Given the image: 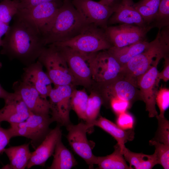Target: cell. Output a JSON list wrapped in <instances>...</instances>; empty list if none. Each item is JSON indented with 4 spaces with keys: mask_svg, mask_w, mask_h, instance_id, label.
<instances>
[{
    "mask_svg": "<svg viewBox=\"0 0 169 169\" xmlns=\"http://www.w3.org/2000/svg\"><path fill=\"white\" fill-rule=\"evenodd\" d=\"M13 18L12 24L2 39L0 54L26 66L37 60L46 46L32 20L18 12Z\"/></svg>",
    "mask_w": 169,
    "mask_h": 169,
    "instance_id": "6da1fadb",
    "label": "cell"
},
{
    "mask_svg": "<svg viewBox=\"0 0 169 169\" xmlns=\"http://www.w3.org/2000/svg\"><path fill=\"white\" fill-rule=\"evenodd\" d=\"M169 56V26L159 30L146 49L121 67L120 76L137 87L138 82L157 60Z\"/></svg>",
    "mask_w": 169,
    "mask_h": 169,
    "instance_id": "7a4b0ae2",
    "label": "cell"
},
{
    "mask_svg": "<svg viewBox=\"0 0 169 169\" xmlns=\"http://www.w3.org/2000/svg\"><path fill=\"white\" fill-rule=\"evenodd\" d=\"M90 24L71 1L63 0L50 27L43 36L45 45L72 39Z\"/></svg>",
    "mask_w": 169,
    "mask_h": 169,
    "instance_id": "3957f363",
    "label": "cell"
},
{
    "mask_svg": "<svg viewBox=\"0 0 169 169\" xmlns=\"http://www.w3.org/2000/svg\"><path fill=\"white\" fill-rule=\"evenodd\" d=\"M52 44L67 47L86 54L108 50L113 46L105 33V29L92 24L73 38Z\"/></svg>",
    "mask_w": 169,
    "mask_h": 169,
    "instance_id": "277c9868",
    "label": "cell"
},
{
    "mask_svg": "<svg viewBox=\"0 0 169 169\" xmlns=\"http://www.w3.org/2000/svg\"><path fill=\"white\" fill-rule=\"evenodd\" d=\"M37 60L45 67L46 73L55 86L76 85L65 60L54 46H46Z\"/></svg>",
    "mask_w": 169,
    "mask_h": 169,
    "instance_id": "5b68a950",
    "label": "cell"
},
{
    "mask_svg": "<svg viewBox=\"0 0 169 169\" xmlns=\"http://www.w3.org/2000/svg\"><path fill=\"white\" fill-rule=\"evenodd\" d=\"M52 122L49 114L31 113L25 120L10 124V127L8 129L12 138L21 136L30 139L31 144L35 149L50 130L49 127Z\"/></svg>",
    "mask_w": 169,
    "mask_h": 169,
    "instance_id": "8992f818",
    "label": "cell"
},
{
    "mask_svg": "<svg viewBox=\"0 0 169 169\" xmlns=\"http://www.w3.org/2000/svg\"><path fill=\"white\" fill-rule=\"evenodd\" d=\"M89 55L92 73V87L106 84L120 76L121 67L107 50L90 53Z\"/></svg>",
    "mask_w": 169,
    "mask_h": 169,
    "instance_id": "52a82bcc",
    "label": "cell"
},
{
    "mask_svg": "<svg viewBox=\"0 0 169 169\" xmlns=\"http://www.w3.org/2000/svg\"><path fill=\"white\" fill-rule=\"evenodd\" d=\"M49 45L54 46L64 58L76 85L91 88L92 73L89 54L81 53L67 47Z\"/></svg>",
    "mask_w": 169,
    "mask_h": 169,
    "instance_id": "ba28073f",
    "label": "cell"
},
{
    "mask_svg": "<svg viewBox=\"0 0 169 169\" xmlns=\"http://www.w3.org/2000/svg\"><path fill=\"white\" fill-rule=\"evenodd\" d=\"M75 85H59L53 88L49 97L50 105V114L53 122L65 127L71 123L70 112V101Z\"/></svg>",
    "mask_w": 169,
    "mask_h": 169,
    "instance_id": "9c48e42d",
    "label": "cell"
},
{
    "mask_svg": "<svg viewBox=\"0 0 169 169\" xmlns=\"http://www.w3.org/2000/svg\"><path fill=\"white\" fill-rule=\"evenodd\" d=\"M68 133L67 138L73 151L82 158L90 169L96 165L97 157L92 152L91 143L87 139L86 134L90 131L89 127L85 122L77 125L72 123L66 126Z\"/></svg>",
    "mask_w": 169,
    "mask_h": 169,
    "instance_id": "30bf717a",
    "label": "cell"
},
{
    "mask_svg": "<svg viewBox=\"0 0 169 169\" xmlns=\"http://www.w3.org/2000/svg\"><path fill=\"white\" fill-rule=\"evenodd\" d=\"M151 28L129 24L108 26L105 33L113 46L123 47L138 42L146 40L147 33Z\"/></svg>",
    "mask_w": 169,
    "mask_h": 169,
    "instance_id": "8fae6325",
    "label": "cell"
},
{
    "mask_svg": "<svg viewBox=\"0 0 169 169\" xmlns=\"http://www.w3.org/2000/svg\"><path fill=\"white\" fill-rule=\"evenodd\" d=\"M160 61H155L149 70L141 76L137 83L140 99L145 103L146 110L148 112L150 118L158 115L156 107V98L160 81L158 78L159 71L157 70Z\"/></svg>",
    "mask_w": 169,
    "mask_h": 169,
    "instance_id": "7c38bea8",
    "label": "cell"
},
{
    "mask_svg": "<svg viewBox=\"0 0 169 169\" xmlns=\"http://www.w3.org/2000/svg\"><path fill=\"white\" fill-rule=\"evenodd\" d=\"M71 2L89 23L105 30L108 26V21L114 11V2L111 5L108 6L92 0Z\"/></svg>",
    "mask_w": 169,
    "mask_h": 169,
    "instance_id": "4fadbf2b",
    "label": "cell"
},
{
    "mask_svg": "<svg viewBox=\"0 0 169 169\" xmlns=\"http://www.w3.org/2000/svg\"><path fill=\"white\" fill-rule=\"evenodd\" d=\"M131 83L120 76L106 84L95 87L102 97L104 103L109 102L111 98L116 97L131 103L137 98L140 99L139 91Z\"/></svg>",
    "mask_w": 169,
    "mask_h": 169,
    "instance_id": "5bb4252c",
    "label": "cell"
},
{
    "mask_svg": "<svg viewBox=\"0 0 169 169\" xmlns=\"http://www.w3.org/2000/svg\"><path fill=\"white\" fill-rule=\"evenodd\" d=\"M62 4L55 2H45L30 9L18 10V12L32 20L43 37Z\"/></svg>",
    "mask_w": 169,
    "mask_h": 169,
    "instance_id": "9a60e30c",
    "label": "cell"
},
{
    "mask_svg": "<svg viewBox=\"0 0 169 169\" xmlns=\"http://www.w3.org/2000/svg\"><path fill=\"white\" fill-rule=\"evenodd\" d=\"M38 61L25 66L20 79L35 88L43 99H47L52 89V82Z\"/></svg>",
    "mask_w": 169,
    "mask_h": 169,
    "instance_id": "2e32d148",
    "label": "cell"
},
{
    "mask_svg": "<svg viewBox=\"0 0 169 169\" xmlns=\"http://www.w3.org/2000/svg\"><path fill=\"white\" fill-rule=\"evenodd\" d=\"M13 88L14 91L20 95L31 112L39 115L50 114L49 100L42 98L35 88L20 79L13 83Z\"/></svg>",
    "mask_w": 169,
    "mask_h": 169,
    "instance_id": "e0dca14e",
    "label": "cell"
},
{
    "mask_svg": "<svg viewBox=\"0 0 169 169\" xmlns=\"http://www.w3.org/2000/svg\"><path fill=\"white\" fill-rule=\"evenodd\" d=\"M4 106L0 109V123L7 121L10 124L25 120L31 113L17 92L10 93L4 100Z\"/></svg>",
    "mask_w": 169,
    "mask_h": 169,
    "instance_id": "ac0fdd59",
    "label": "cell"
},
{
    "mask_svg": "<svg viewBox=\"0 0 169 169\" xmlns=\"http://www.w3.org/2000/svg\"><path fill=\"white\" fill-rule=\"evenodd\" d=\"M134 3L133 0H120L119 1L115 0L114 12L109 19L108 26L119 24H132L142 27H148L134 8Z\"/></svg>",
    "mask_w": 169,
    "mask_h": 169,
    "instance_id": "d6986e66",
    "label": "cell"
},
{
    "mask_svg": "<svg viewBox=\"0 0 169 169\" xmlns=\"http://www.w3.org/2000/svg\"><path fill=\"white\" fill-rule=\"evenodd\" d=\"M60 126L57 125L50 130L41 143L32 152L27 168L35 166H44L48 159L53 155L56 143L62 137Z\"/></svg>",
    "mask_w": 169,
    "mask_h": 169,
    "instance_id": "ffe728a7",
    "label": "cell"
},
{
    "mask_svg": "<svg viewBox=\"0 0 169 169\" xmlns=\"http://www.w3.org/2000/svg\"><path fill=\"white\" fill-rule=\"evenodd\" d=\"M94 125L100 128L111 135L117 141L122 152L126 147L125 144L128 141H132L134 138L135 133L133 129L123 130L116 124L101 116L97 118Z\"/></svg>",
    "mask_w": 169,
    "mask_h": 169,
    "instance_id": "44dd1931",
    "label": "cell"
},
{
    "mask_svg": "<svg viewBox=\"0 0 169 169\" xmlns=\"http://www.w3.org/2000/svg\"><path fill=\"white\" fill-rule=\"evenodd\" d=\"M29 143L5 148L3 152L8 157L9 163L2 169H24L27 167L32 152L29 149Z\"/></svg>",
    "mask_w": 169,
    "mask_h": 169,
    "instance_id": "7402d4cb",
    "label": "cell"
},
{
    "mask_svg": "<svg viewBox=\"0 0 169 169\" xmlns=\"http://www.w3.org/2000/svg\"><path fill=\"white\" fill-rule=\"evenodd\" d=\"M149 42L141 41L121 47L112 46L107 50L116 59L122 67L132 58L143 52Z\"/></svg>",
    "mask_w": 169,
    "mask_h": 169,
    "instance_id": "603a6c76",
    "label": "cell"
},
{
    "mask_svg": "<svg viewBox=\"0 0 169 169\" xmlns=\"http://www.w3.org/2000/svg\"><path fill=\"white\" fill-rule=\"evenodd\" d=\"M60 137L55 147L53 159L49 169H70L77 165L73 154L63 144Z\"/></svg>",
    "mask_w": 169,
    "mask_h": 169,
    "instance_id": "cb8c5ba5",
    "label": "cell"
},
{
    "mask_svg": "<svg viewBox=\"0 0 169 169\" xmlns=\"http://www.w3.org/2000/svg\"><path fill=\"white\" fill-rule=\"evenodd\" d=\"M125 160L129 164L131 169H151L158 164L154 153L152 155L133 152L125 147L122 152Z\"/></svg>",
    "mask_w": 169,
    "mask_h": 169,
    "instance_id": "d4e9b609",
    "label": "cell"
},
{
    "mask_svg": "<svg viewBox=\"0 0 169 169\" xmlns=\"http://www.w3.org/2000/svg\"><path fill=\"white\" fill-rule=\"evenodd\" d=\"M96 165L100 169H131L117 143L114 146V151L111 154L97 156Z\"/></svg>",
    "mask_w": 169,
    "mask_h": 169,
    "instance_id": "484cf974",
    "label": "cell"
},
{
    "mask_svg": "<svg viewBox=\"0 0 169 169\" xmlns=\"http://www.w3.org/2000/svg\"><path fill=\"white\" fill-rule=\"evenodd\" d=\"M104 103V100L101 94L96 90H92L89 95L85 120L89 127L90 131L94 126V123L98 118L101 106Z\"/></svg>",
    "mask_w": 169,
    "mask_h": 169,
    "instance_id": "4316f807",
    "label": "cell"
},
{
    "mask_svg": "<svg viewBox=\"0 0 169 169\" xmlns=\"http://www.w3.org/2000/svg\"><path fill=\"white\" fill-rule=\"evenodd\" d=\"M160 1V0H140L134 3V8L140 14L146 25L150 28L156 17Z\"/></svg>",
    "mask_w": 169,
    "mask_h": 169,
    "instance_id": "83f0119b",
    "label": "cell"
},
{
    "mask_svg": "<svg viewBox=\"0 0 169 169\" xmlns=\"http://www.w3.org/2000/svg\"><path fill=\"white\" fill-rule=\"evenodd\" d=\"M89 95L84 90L74 89L71 98V106L78 117L85 121Z\"/></svg>",
    "mask_w": 169,
    "mask_h": 169,
    "instance_id": "f1b7e54d",
    "label": "cell"
},
{
    "mask_svg": "<svg viewBox=\"0 0 169 169\" xmlns=\"http://www.w3.org/2000/svg\"><path fill=\"white\" fill-rule=\"evenodd\" d=\"M169 26V0H160L155 19L151 25V28L159 30Z\"/></svg>",
    "mask_w": 169,
    "mask_h": 169,
    "instance_id": "f546056e",
    "label": "cell"
},
{
    "mask_svg": "<svg viewBox=\"0 0 169 169\" xmlns=\"http://www.w3.org/2000/svg\"><path fill=\"white\" fill-rule=\"evenodd\" d=\"M18 10V3L13 0L0 2V21L9 24Z\"/></svg>",
    "mask_w": 169,
    "mask_h": 169,
    "instance_id": "4dcf8cb0",
    "label": "cell"
},
{
    "mask_svg": "<svg viewBox=\"0 0 169 169\" xmlns=\"http://www.w3.org/2000/svg\"><path fill=\"white\" fill-rule=\"evenodd\" d=\"M151 145L154 146V152L157 157L158 164L164 169L169 168V145L164 144L154 140L149 141Z\"/></svg>",
    "mask_w": 169,
    "mask_h": 169,
    "instance_id": "1f68e13d",
    "label": "cell"
},
{
    "mask_svg": "<svg viewBox=\"0 0 169 169\" xmlns=\"http://www.w3.org/2000/svg\"><path fill=\"white\" fill-rule=\"evenodd\" d=\"M158 121V128L155 137L152 140L169 145V121L165 117L156 116Z\"/></svg>",
    "mask_w": 169,
    "mask_h": 169,
    "instance_id": "d6a6232c",
    "label": "cell"
},
{
    "mask_svg": "<svg viewBox=\"0 0 169 169\" xmlns=\"http://www.w3.org/2000/svg\"><path fill=\"white\" fill-rule=\"evenodd\" d=\"M156 102L159 109L158 115L161 117L164 116L165 111L169 106V89L165 87H161L156 94Z\"/></svg>",
    "mask_w": 169,
    "mask_h": 169,
    "instance_id": "836d02e7",
    "label": "cell"
},
{
    "mask_svg": "<svg viewBox=\"0 0 169 169\" xmlns=\"http://www.w3.org/2000/svg\"><path fill=\"white\" fill-rule=\"evenodd\" d=\"M116 125L124 130L132 129L135 123L134 116L128 112L125 111L117 115Z\"/></svg>",
    "mask_w": 169,
    "mask_h": 169,
    "instance_id": "e575fe53",
    "label": "cell"
},
{
    "mask_svg": "<svg viewBox=\"0 0 169 169\" xmlns=\"http://www.w3.org/2000/svg\"><path fill=\"white\" fill-rule=\"evenodd\" d=\"M109 102L112 110L117 115L126 111L131 105L129 101L116 97L111 98Z\"/></svg>",
    "mask_w": 169,
    "mask_h": 169,
    "instance_id": "d590c367",
    "label": "cell"
},
{
    "mask_svg": "<svg viewBox=\"0 0 169 169\" xmlns=\"http://www.w3.org/2000/svg\"><path fill=\"white\" fill-rule=\"evenodd\" d=\"M18 4V10L27 9L47 2H55L63 3L62 0H13Z\"/></svg>",
    "mask_w": 169,
    "mask_h": 169,
    "instance_id": "8d00e7d4",
    "label": "cell"
},
{
    "mask_svg": "<svg viewBox=\"0 0 169 169\" xmlns=\"http://www.w3.org/2000/svg\"><path fill=\"white\" fill-rule=\"evenodd\" d=\"M11 138L12 137L8 129H4L0 125V155L3 152Z\"/></svg>",
    "mask_w": 169,
    "mask_h": 169,
    "instance_id": "74e56055",
    "label": "cell"
},
{
    "mask_svg": "<svg viewBox=\"0 0 169 169\" xmlns=\"http://www.w3.org/2000/svg\"><path fill=\"white\" fill-rule=\"evenodd\" d=\"M164 59V68L160 72H158V78L160 80L162 79L166 82L169 79V56L165 57Z\"/></svg>",
    "mask_w": 169,
    "mask_h": 169,
    "instance_id": "f35d334b",
    "label": "cell"
},
{
    "mask_svg": "<svg viewBox=\"0 0 169 169\" xmlns=\"http://www.w3.org/2000/svg\"><path fill=\"white\" fill-rule=\"evenodd\" d=\"M9 24L0 21V40L2 37L5 34L9 27Z\"/></svg>",
    "mask_w": 169,
    "mask_h": 169,
    "instance_id": "ab89813d",
    "label": "cell"
},
{
    "mask_svg": "<svg viewBox=\"0 0 169 169\" xmlns=\"http://www.w3.org/2000/svg\"><path fill=\"white\" fill-rule=\"evenodd\" d=\"M10 94L5 90L0 84V98L4 100L8 97Z\"/></svg>",
    "mask_w": 169,
    "mask_h": 169,
    "instance_id": "60d3db41",
    "label": "cell"
},
{
    "mask_svg": "<svg viewBox=\"0 0 169 169\" xmlns=\"http://www.w3.org/2000/svg\"><path fill=\"white\" fill-rule=\"evenodd\" d=\"M115 0H100L99 2L105 5L108 6L111 5Z\"/></svg>",
    "mask_w": 169,
    "mask_h": 169,
    "instance_id": "b9f144b4",
    "label": "cell"
},
{
    "mask_svg": "<svg viewBox=\"0 0 169 169\" xmlns=\"http://www.w3.org/2000/svg\"><path fill=\"white\" fill-rule=\"evenodd\" d=\"M2 39L0 40V47L2 46Z\"/></svg>",
    "mask_w": 169,
    "mask_h": 169,
    "instance_id": "7bdbcfd3",
    "label": "cell"
},
{
    "mask_svg": "<svg viewBox=\"0 0 169 169\" xmlns=\"http://www.w3.org/2000/svg\"><path fill=\"white\" fill-rule=\"evenodd\" d=\"M2 64L0 62V69L1 68V67H2Z\"/></svg>",
    "mask_w": 169,
    "mask_h": 169,
    "instance_id": "ee69618b",
    "label": "cell"
},
{
    "mask_svg": "<svg viewBox=\"0 0 169 169\" xmlns=\"http://www.w3.org/2000/svg\"><path fill=\"white\" fill-rule=\"evenodd\" d=\"M69 0V1H71L72 0Z\"/></svg>",
    "mask_w": 169,
    "mask_h": 169,
    "instance_id": "f6af8a7d",
    "label": "cell"
},
{
    "mask_svg": "<svg viewBox=\"0 0 169 169\" xmlns=\"http://www.w3.org/2000/svg\"><path fill=\"white\" fill-rule=\"evenodd\" d=\"M1 0L2 1V0H0V1H1Z\"/></svg>",
    "mask_w": 169,
    "mask_h": 169,
    "instance_id": "bcb514c9",
    "label": "cell"
}]
</instances>
